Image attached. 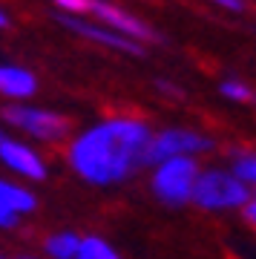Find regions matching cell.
I'll use <instances>...</instances> for the list:
<instances>
[{
	"mask_svg": "<svg viewBox=\"0 0 256 259\" xmlns=\"http://www.w3.org/2000/svg\"><path fill=\"white\" fill-rule=\"evenodd\" d=\"M90 12H95L104 23H110L112 32H118V35H130V37H138V40H150V44H153V40H161L147 23H141L138 18L127 15L124 9L112 6L107 0H90Z\"/></svg>",
	"mask_w": 256,
	"mask_h": 259,
	"instance_id": "6",
	"label": "cell"
},
{
	"mask_svg": "<svg viewBox=\"0 0 256 259\" xmlns=\"http://www.w3.org/2000/svg\"><path fill=\"white\" fill-rule=\"evenodd\" d=\"M75 259H118V253L101 239H83L81 245H78Z\"/></svg>",
	"mask_w": 256,
	"mask_h": 259,
	"instance_id": "12",
	"label": "cell"
},
{
	"mask_svg": "<svg viewBox=\"0 0 256 259\" xmlns=\"http://www.w3.org/2000/svg\"><path fill=\"white\" fill-rule=\"evenodd\" d=\"M0 158L12 167V170H18L20 176H29V179H44L46 176V167L44 161L32 153L29 147L23 144H15V141H0Z\"/></svg>",
	"mask_w": 256,
	"mask_h": 259,
	"instance_id": "8",
	"label": "cell"
},
{
	"mask_svg": "<svg viewBox=\"0 0 256 259\" xmlns=\"http://www.w3.org/2000/svg\"><path fill=\"white\" fill-rule=\"evenodd\" d=\"M196 176H199V167H196L193 158H187V156L167 158V161H161L156 179H153V190H156V196L161 202L182 204L190 199Z\"/></svg>",
	"mask_w": 256,
	"mask_h": 259,
	"instance_id": "3",
	"label": "cell"
},
{
	"mask_svg": "<svg viewBox=\"0 0 256 259\" xmlns=\"http://www.w3.org/2000/svg\"><path fill=\"white\" fill-rule=\"evenodd\" d=\"M150 130L136 118H112L101 127L83 133L69 150V161L87 182L110 185L141 164Z\"/></svg>",
	"mask_w": 256,
	"mask_h": 259,
	"instance_id": "1",
	"label": "cell"
},
{
	"mask_svg": "<svg viewBox=\"0 0 256 259\" xmlns=\"http://www.w3.org/2000/svg\"><path fill=\"white\" fill-rule=\"evenodd\" d=\"M3 118L9 121V124H15V127L32 133L35 139H44V141L66 139V133H69V127H72L64 115L32 110V107H6V110H3Z\"/></svg>",
	"mask_w": 256,
	"mask_h": 259,
	"instance_id": "4",
	"label": "cell"
},
{
	"mask_svg": "<svg viewBox=\"0 0 256 259\" xmlns=\"http://www.w3.org/2000/svg\"><path fill=\"white\" fill-rule=\"evenodd\" d=\"M207 147H210V141L190 133V130H167L158 139H150V144L144 147V156H141V164H158L167 158H179L184 153H199Z\"/></svg>",
	"mask_w": 256,
	"mask_h": 259,
	"instance_id": "5",
	"label": "cell"
},
{
	"mask_svg": "<svg viewBox=\"0 0 256 259\" xmlns=\"http://www.w3.org/2000/svg\"><path fill=\"white\" fill-rule=\"evenodd\" d=\"M222 93L228 95V98H233V101H253V90H250V87H245L242 81L222 83Z\"/></svg>",
	"mask_w": 256,
	"mask_h": 259,
	"instance_id": "14",
	"label": "cell"
},
{
	"mask_svg": "<svg viewBox=\"0 0 256 259\" xmlns=\"http://www.w3.org/2000/svg\"><path fill=\"white\" fill-rule=\"evenodd\" d=\"M213 3H219V6H225V9H233V12H242V9H245V3H242V0H213Z\"/></svg>",
	"mask_w": 256,
	"mask_h": 259,
	"instance_id": "16",
	"label": "cell"
},
{
	"mask_svg": "<svg viewBox=\"0 0 256 259\" xmlns=\"http://www.w3.org/2000/svg\"><path fill=\"white\" fill-rule=\"evenodd\" d=\"M78 245H81V239H75L72 233H58L52 239H46V250L55 259H75Z\"/></svg>",
	"mask_w": 256,
	"mask_h": 259,
	"instance_id": "11",
	"label": "cell"
},
{
	"mask_svg": "<svg viewBox=\"0 0 256 259\" xmlns=\"http://www.w3.org/2000/svg\"><path fill=\"white\" fill-rule=\"evenodd\" d=\"M190 199L199 207H207V210H219V207H236V204H245L250 196H247V187L242 182H236L228 173H219V170H210L204 176H196L190 190Z\"/></svg>",
	"mask_w": 256,
	"mask_h": 259,
	"instance_id": "2",
	"label": "cell"
},
{
	"mask_svg": "<svg viewBox=\"0 0 256 259\" xmlns=\"http://www.w3.org/2000/svg\"><path fill=\"white\" fill-rule=\"evenodd\" d=\"M15 225V213H9L6 207H0V228H12Z\"/></svg>",
	"mask_w": 256,
	"mask_h": 259,
	"instance_id": "17",
	"label": "cell"
},
{
	"mask_svg": "<svg viewBox=\"0 0 256 259\" xmlns=\"http://www.w3.org/2000/svg\"><path fill=\"white\" fill-rule=\"evenodd\" d=\"M0 93L12 98H26L35 93V78L18 66H0Z\"/></svg>",
	"mask_w": 256,
	"mask_h": 259,
	"instance_id": "9",
	"label": "cell"
},
{
	"mask_svg": "<svg viewBox=\"0 0 256 259\" xmlns=\"http://www.w3.org/2000/svg\"><path fill=\"white\" fill-rule=\"evenodd\" d=\"M61 9H66V12H90V0H55Z\"/></svg>",
	"mask_w": 256,
	"mask_h": 259,
	"instance_id": "15",
	"label": "cell"
},
{
	"mask_svg": "<svg viewBox=\"0 0 256 259\" xmlns=\"http://www.w3.org/2000/svg\"><path fill=\"white\" fill-rule=\"evenodd\" d=\"M0 207H6L9 213H26L35 207V196L29 190H20L15 185L0 182Z\"/></svg>",
	"mask_w": 256,
	"mask_h": 259,
	"instance_id": "10",
	"label": "cell"
},
{
	"mask_svg": "<svg viewBox=\"0 0 256 259\" xmlns=\"http://www.w3.org/2000/svg\"><path fill=\"white\" fill-rule=\"evenodd\" d=\"M20 259H32V256H20Z\"/></svg>",
	"mask_w": 256,
	"mask_h": 259,
	"instance_id": "20",
	"label": "cell"
},
{
	"mask_svg": "<svg viewBox=\"0 0 256 259\" xmlns=\"http://www.w3.org/2000/svg\"><path fill=\"white\" fill-rule=\"evenodd\" d=\"M0 26H6V15L3 12H0Z\"/></svg>",
	"mask_w": 256,
	"mask_h": 259,
	"instance_id": "19",
	"label": "cell"
},
{
	"mask_svg": "<svg viewBox=\"0 0 256 259\" xmlns=\"http://www.w3.org/2000/svg\"><path fill=\"white\" fill-rule=\"evenodd\" d=\"M233 179L236 182H253L256 179V161H253V156L247 153V150H239L236 153V164H233Z\"/></svg>",
	"mask_w": 256,
	"mask_h": 259,
	"instance_id": "13",
	"label": "cell"
},
{
	"mask_svg": "<svg viewBox=\"0 0 256 259\" xmlns=\"http://www.w3.org/2000/svg\"><path fill=\"white\" fill-rule=\"evenodd\" d=\"M0 141H3V136H0Z\"/></svg>",
	"mask_w": 256,
	"mask_h": 259,
	"instance_id": "21",
	"label": "cell"
},
{
	"mask_svg": "<svg viewBox=\"0 0 256 259\" xmlns=\"http://www.w3.org/2000/svg\"><path fill=\"white\" fill-rule=\"evenodd\" d=\"M66 29H72L78 35L90 37L95 44H104V47H112V49H121V52H130V55H144V49L138 47L136 40H130V37L118 35V32H112V29H101V26H90V23H81V20L75 18H61Z\"/></svg>",
	"mask_w": 256,
	"mask_h": 259,
	"instance_id": "7",
	"label": "cell"
},
{
	"mask_svg": "<svg viewBox=\"0 0 256 259\" xmlns=\"http://www.w3.org/2000/svg\"><path fill=\"white\" fill-rule=\"evenodd\" d=\"M253 216H256L253 202H245V219H247V222H253Z\"/></svg>",
	"mask_w": 256,
	"mask_h": 259,
	"instance_id": "18",
	"label": "cell"
}]
</instances>
